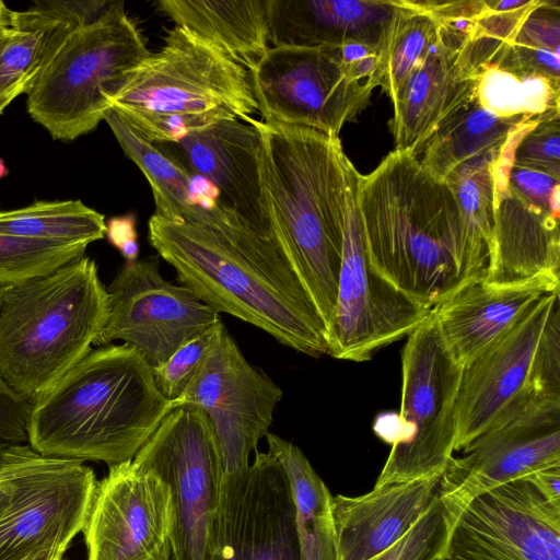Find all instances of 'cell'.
<instances>
[{
  "instance_id": "obj_1",
  "label": "cell",
  "mask_w": 560,
  "mask_h": 560,
  "mask_svg": "<svg viewBox=\"0 0 560 560\" xmlns=\"http://www.w3.org/2000/svg\"><path fill=\"white\" fill-rule=\"evenodd\" d=\"M148 238L177 280L217 313L311 357L328 354L326 326L278 244L235 214L212 224L151 215Z\"/></svg>"
},
{
  "instance_id": "obj_2",
  "label": "cell",
  "mask_w": 560,
  "mask_h": 560,
  "mask_svg": "<svg viewBox=\"0 0 560 560\" xmlns=\"http://www.w3.org/2000/svg\"><path fill=\"white\" fill-rule=\"evenodd\" d=\"M358 205L371 266L421 304L434 308L482 278L452 189L418 156L394 150L359 174Z\"/></svg>"
},
{
  "instance_id": "obj_3",
  "label": "cell",
  "mask_w": 560,
  "mask_h": 560,
  "mask_svg": "<svg viewBox=\"0 0 560 560\" xmlns=\"http://www.w3.org/2000/svg\"><path fill=\"white\" fill-rule=\"evenodd\" d=\"M250 121L261 136V184L273 237L328 330L342 259L348 158L339 137Z\"/></svg>"
},
{
  "instance_id": "obj_4",
  "label": "cell",
  "mask_w": 560,
  "mask_h": 560,
  "mask_svg": "<svg viewBox=\"0 0 560 560\" xmlns=\"http://www.w3.org/2000/svg\"><path fill=\"white\" fill-rule=\"evenodd\" d=\"M173 408L132 347L92 349L32 404L28 445L49 458L132 460Z\"/></svg>"
},
{
  "instance_id": "obj_5",
  "label": "cell",
  "mask_w": 560,
  "mask_h": 560,
  "mask_svg": "<svg viewBox=\"0 0 560 560\" xmlns=\"http://www.w3.org/2000/svg\"><path fill=\"white\" fill-rule=\"evenodd\" d=\"M108 294L94 259L0 288V375L34 402L91 350L106 322Z\"/></svg>"
},
{
  "instance_id": "obj_6",
  "label": "cell",
  "mask_w": 560,
  "mask_h": 560,
  "mask_svg": "<svg viewBox=\"0 0 560 560\" xmlns=\"http://www.w3.org/2000/svg\"><path fill=\"white\" fill-rule=\"evenodd\" d=\"M164 44L130 70L110 108L140 138L173 143L221 120L257 112L249 71L195 33L174 26Z\"/></svg>"
},
{
  "instance_id": "obj_7",
  "label": "cell",
  "mask_w": 560,
  "mask_h": 560,
  "mask_svg": "<svg viewBox=\"0 0 560 560\" xmlns=\"http://www.w3.org/2000/svg\"><path fill=\"white\" fill-rule=\"evenodd\" d=\"M149 54L125 2H109L65 40L26 94L27 113L52 139L73 141L104 120L126 74Z\"/></svg>"
},
{
  "instance_id": "obj_8",
  "label": "cell",
  "mask_w": 560,
  "mask_h": 560,
  "mask_svg": "<svg viewBox=\"0 0 560 560\" xmlns=\"http://www.w3.org/2000/svg\"><path fill=\"white\" fill-rule=\"evenodd\" d=\"M401 363V432L374 486L442 476L454 457L463 366L448 351L433 310L407 336Z\"/></svg>"
},
{
  "instance_id": "obj_9",
  "label": "cell",
  "mask_w": 560,
  "mask_h": 560,
  "mask_svg": "<svg viewBox=\"0 0 560 560\" xmlns=\"http://www.w3.org/2000/svg\"><path fill=\"white\" fill-rule=\"evenodd\" d=\"M359 172L346 162V214L337 299L327 330L328 354L364 362L407 337L430 308L382 277L370 264L358 205Z\"/></svg>"
},
{
  "instance_id": "obj_10",
  "label": "cell",
  "mask_w": 560,
  "mask_h": 560,
  "mask_svg": "<svg viewBox=\"0 0 560 560\" xmlns=\"http://www.w3.org/2000/svg\"><path fill=\"white\" fill-rule=\"evenodd\" d=\"M132 462L168 487L173 560H207L223 474L206 413L191 405L173 407Z\"/></svg>"
},
{
  "instance_id": "obj_11",
  "label": "cell",
  "mask_w": 560,
  "mask_h": 560,
  "mask_svg": "<svg viewBox=\"0 0 560 560\" xmlns=\"http://www.w3.org/2000/svg\"><path fill=\"white\" fill-rule=\"evenodd\" d=\"M336 46L270 47L249 70L262 122L339 137L365 107L372 89L346 74Z\"/></svg>"
},
{
  "instance_id": "obj_12",
  "label": "cell",
  "mask_w": 560,
  "mask_h": 560,
  "mask_svg": "<svg viewBox=\"0 0 560 560\" xmlns=\"http://www.w3.org/2000/svg\"><path fill=\"white\" fill-rule=\"evenodd\" d=\"M463 452L441 477L439 497L447 523L478 495L560 465V399L532 395Z\"/></svg>"
},
{
  "instance_id": "obj_13",
  "label": "cell",
  "mask_w": 560,
  "mask_h": 560,
  "mask_svg": "<svg viewBox=\"0 0 560 560\" xmlns=\"http://www.w3.org/2000/svg\"><path fill=\"white\" fill-rule=\"evenodd\" d=\"M207 560H302L289 479L269 452L223 476Z\"/></svg>"
},
{
  "instance_id": "obj_14",
  "label": "cell",
  "mask_w": 560,
  "mask_h": 560,
  "mask_svg": "<svg viewBox=\"0 0 560 560\" xmlns=\"http://www.w3.org/2000/svg\"><path fill=\"white\" fill-rule=\"evenodd\" d=\"M106 290L107 317L94 345L121 340L151 368L220 320L189 289L163 278L158 255L126 262Z\"/></svg>"
},
{
  "instance_id": "obj_15",
  "label": "cell",
  "mask_w": 560,
  "mask_h": 560,
  "mask_svg": "<svg viewBox=\"0 0 560 560\" xmlns=\"http://www.w3.org/2000/svg\"><path fill=\"white\" fill-rule=\"evenodd\" d=\"M282 390L245 359L223 326L217 342L184 393L172 402L200 408L208 417L223 476L249 465L269 433Z\"/></svg>"
},
{
  "instance_id": "obj_16",
  "label": "cell",
  "mask_w": 560,
  "mask_h": 560,
  "mask_svg": "<svg viewBox=\"0 0 560 560\" xmlns=\"http://www.w3.org/2000/svg\"><path fill=\"white\" fill-rule=\"evenodd\" d=\"M440 560H560V508L520 478L470 501L448 523Z\"/></svg>"
},
{
  "instance_id": "obj_17",
  "label": "cell",
  "mask_w": 560,
  "mask_h": 560,
  "mask_svg": "<svg viewBox=\"0 0 560 560\" xmlns=\"http://www.w3.org/2000/svg\"><path fill=\"white\" fill-rule=\"evenodd\" d=\"M172 524L165 482L132 460L110 466L81 532L86 560H173Z\"/></svg>"
},
{
  "instance_id": "obj_18",
  "label": "cell",
  "mask_w": 560,
  "mask_h": 560,
  "mask_svg": "<svg viewBox=\"0 0 560 560\" xmlns=\"http://www.w3.org/2000/svg\"><path fill=\"white\" fill-rule=\"evenodd\" d=\"M559 291L542 295L486 351L463 366L455 451L482 435L530 387L536 350Z\"/></svg>"
},
{
  "instance_id": "obj_19",
  "label": "cell",
  "mask_w": 560,
  "mask_h": 560,
  "mask_svg": "<svg viewBox=\"0 0 560 560\" xmlns=\"http://www.w3.org/2000/svg\"><path fill=\"white\" fill-rule=\"evenodd\" d=\"M96 483L93 469L77 460L43 457L20 474L0 515V560H21L58 535L74 538Z\"/></svg>"
},
{
  "instance_id": "obj_20",
  "label": "cell",
  "mask_w": 560,
  "mask_h": 560,
  "mask_svg": "<svg viewBox=\"0 0 560 560\" xmlns=\"http://www.w3.org/2000/svg\"><path fill=\"white\" fill-rule=\"evenodd\" d=\"M155 144L213 184L220 202L247 228L276 242L261 184V136L250 118L221 120L177 142Z\"/></svg>"
},
{
  "instance_id": "obj_21",
  "label": "cell",
  "mask_w": 560,
  "mask_h": 560,
  "mask_svg": "<svg viewBox=\"0 0 560 560\" xmlns=\"http://www.w3.org/2000/svg\"><path fill=\"white\" fill-rule=\"evenodd\" d=\"M465 43L438 25L434 42L393 103L395 151L419 156L440 125L475 96L476 77L460 52Z\"/></svg>"
},
{
  "instance_id": "obj_22",
  "label": "cell",
  "mask_w": 560,
  "mask_h": 560,
  "mask_svg": "<svg viewBox=\"0 0 560 560\" xmlns=\"http://www.w3.org/2000/svg\"><path fill=\"white\" fill-rule=\"evenodd\" d=\"M441 477L374 486L357 497H332L339 560H370L395 545L438 499Z\"/></svg>"
},
{
  "instance_id": "obj_23",
  "label": "cell",
  "mask_w": 560,
  "mask_h": 560,
  "mask_svg": "<svg viewBox=\"0 0 560 560\" xmlns=\"http://www.w3.org/2000/svg\"><path fill=\"white\" fill-rule=\"evenodd\" d=\"M483 280L494 285L560 284L559 220L508 186L497 197L492 252Z\"/></svg>"
},
{
  "instance_id": "obj_24",
  "label": "cell",
  "mask_w": 560,
  "mask_h": 560,
  "mask_svg": "<svg viewBox=\"0 0 560 560\" xmlns=\"http://www.w3.org/2000/svg\"><path fill=\"white\" fill-rule=\"evenodd\" d=\"M547 285H494L477 278L463 283L433 308L452 357L465 366L503 336L542 295Z\"/></svg>"
},
{
  "instance_id": "obj_25",
  "label": "cell",
  "mask_w": 560,
  "mask_h": 560,
  "mask_svg": "<svg viewBox=\"0 0 560 560\" xmlns=\"http://www.w3.org/2000/svg\"><path fill=\"white\" fill-rule=\"evenodd\" d=\"M108 1H37L11 11V34L0 49V112L27 94L68 36L100 14Z\"/></svg>"
},
{
  "instance_id": "obj_26",
  "label": "cell",
  "mask_w": 560,
  "mask_h": 560,
  "mask_svg": "<svg viewBox=\"0 0 560 560\" xmlns=\"http://www.w3.org/2000/svg\"><path fill=\"white\" fill-rule=\"evenodd\" d=\"M397 8L385 0H270V47H329L363 42L381 47Z\"/></svg>"
},
{
  "instance_id": "obj_27",
  "label": "cell",
  "mask_w": 560,
  "mask_h": 560,
  "mask_svg": "<svg viewBox=\"0 0 560 560\" xmlns=\"http://www.w3.org/2000/svg\"><path fill=\"white\" fill-rule=\"evenodd\" d=\"M270 0H160L155 4L176 26L215 44L248 71L269 46Z\"/></svg>"
},
{
  "instance_id": "obj_28",
  "label": "cell",
  "mask_w": 560,
  "mask_h": 560,
  "mask_svg": "<svg viewBox=\"0 0 560 560\" xmlns=\"http://www.w3.org/2000/svg\"><path fill=\"white\" fill-rule=\"evenodd\" d=\"M104 120L126 155L141 170L151 187L155 215L170 221L208 222L220 202L210 206L197 196L194 176L158 144L136 135L112 108Z\"/></svg>"
},
{
  "instance_id": "obj_29",
  "label": "cell",
  "mask_w": 560,
  "mask_h": 560,
  "mask_svg": "<svg viewBox=\"0 0 560 560\" xmlns=\"http://www.w3.org/2000/svg\"><path fill=\"white\" fill-rule=\"evenodd\" d=\"M266 439L289 479L302 560H339L329 489L298 446L272 433Z\"/></svg>"
},
{
  "instance_id": "obj_30",
  "label": "cell",
  "mask_w": 560,
  "mask_h": 560,
  "mask_svg": "<svg viewBox=\"0 0 560 560\" xmlns=\"http://www.w3.org/2000/svg\"><path fill=\"white\" fill-rule=\"evenodd\" d=\"M534 119L497 116L474 96L434 131L420 153V163L444 180L464 162L502 148L512 133Z\"/></svg>"
},
{
  "instance_id": "obj_31",
  "label": "cell",
  "mask_w": 560,
  "mask_h": 560,
  "mask_svg": "<svg viewBox=\"0 0 560 560\" xmlns=\"http://www.w3.org/2000/svg\"><path fill=\"white\" fill-rule=\"evenodd\" d=\"M500 149L464 162L444 179L458 203L471 254L482 278L492 252L497 210L495 166Z\"/></svg>"
},
{
  "instance_id": "obj_32",
  "label": "cell",
  "mask_w": 560,
  "mask_h": 560,
  "mask_svg": "<svg viewBox=\"0 0 560 560\" xmlns=\"http://www.w3.org/2000/svg\"><path fill=\"white\" fill-rule=\"evenodd\" d=\"M0 234L90 245L105 237V217L81 200H38L0 211Z\"/></svg>"
},
{
  "instance_id": "obj_33",
  "label": "cell",
  "mask_w": 560,
  "mask_h": 560,
  "mask_svg": "<svg viewBox=\"0 0 560 560\" xmlns=\"http://www.w3.org/2000/svg\"><path fill=\"white\" fill-rule=\"evenodd\" d=\"M560 81L495 63L476 73L477 102L500 117L540 118L559 112Z\"/></svg>"
},
{
  "instance_id": "obj_34",
  "label": "cell",
  "mask_w": 560,
  "mask_h": 560,
  "mask_svg": "<svg viewBox=\"0 0 560 560\" xmlns=\"http://www.w3.org/2000/svg\"><path fill=\"white\" fill-rule=\"evenodd\" d=\"M380 47L377 86L392 104L438 34L434 18L415 1L399 0Z\"/></svg>"
},
{
  "instance_id": "obj_35",
  "label": "cell",
  "mask_w": 560,
  "mask_h": 560,
  "mask_svg": "<svg viewBox=\"0 0 560 560\" xmlns=\"http://www.w3.org/2000/svg\"><path fill=\"white\" fill-rule=\"evenodd\" d=\"M560 7L540 1L493 63L560 81ZM492 65V63H491Z\"/></svg>"
},
{
  "instance_id": "obj_36",
  "label": "cell",
  "mask_w": 560,
  "mask_h": 560,
  "mask_svg": "<svg viewBox=\"0 0 560 560\" xmlns=\"http://www.w3.org/2000/svg\"><path fill=\"white\" fill-rule=\"evenodd\" d=\"M88 246L0 234V288L50 273L84 256Z\"/></svg>"
},
{
  "instance_id": "obj_37",
  "label": "cell",
  "mask_w": 560,
  "mask_h": 560,
  "mask_svg": "<svg viewBox=\"0 0 560 560\" xmlns=\"http://www.w3.org/2000/svg\"><path fill=\"white\" fill-rule=\"evenodd\" d=\"M224 324H217L183 343L165 362L151 368L159 392L171 402L187 388L217 342Z\"/></svg>"
},
{
  "instance_id": "obj_38",
  "label": "cell",
  "mask_w": 560,
  "mask_h": 560,
  "mask_svg": "<svg viewBox=\"0 0 560 560\" xmlns=\"http://www.w3.org/2000/svg\"><path fill=\"white\" fill-rule=\"evenodd\" d=\"M560 179V119L553 112L526 127L516 139L512 164Z\"/></svg>"
},
{
  "instance_id": "obj_39",
  "label": "cell",
  "mask_w": 560,
  "mask_h": 560,
  "mask_svg": "<svg viewBox=\"0 0 560 560\" xmlns=\"http://www.w3.org/2000/svg\"><path fill=\"white\" fill-rule=\"evenodd\" d=\"M447 529L446 514L438 497L402 538L370 560H431L441 555Z\"/></svg>"
},
{
  "instance_id": "obj_40",
  "label": "cell",
  "mask_w": 560,
  "mask_h": 560,
  "mask_svg": "<svg viewBox=\"0 0 560 560\" xmlns=\"http://www.w3.org/2000/svg\"><path fill=\"white\" fill-rule=\"evenodd\" d=\"M508 186L530 205L559 220L560 179L540 171L511 165Z\"/></svg>"
},
{
  "instance_id": "obj_41",
  "label": "cell",
  "mask_w": 560,
  "mask_h": 560,
  "mask_svg": "<svg viewBox=\"0 0 560 560\" xmlns=\"http://www.w3.org/2000/svg\"><path fill=\"white\" fill-rule=\"evenodd\" d=\"M32 402L16 394L0 375V439L7 443L27 442Z\"/></svg>"
},
{
  "instance_id": "obj_42",
  "label": "cell",
  "mask_w": 560,
  "mask_h": 560,
  "mask_svg": "<svg viewBox=\"0 0 560 560\" xmlns=\"http://www.w3.org/2000/svg\"><path fill=\"white\" fill-rule=\"evenodd\" d=\"M105 236L120 252L126 262L138 259L139 245L133 214L113 217L105 221Z\"/></svg>"
},
{
  "instance_id": "obj_43",
  "label": "cell",
  "mask_w": 560,
  "mask_h": 560,
  "mask_svg": "<svg viewBox=\"0 0 560 560\" xmlns=\"http://www.w3.org/2000/svg\"><path fill=\"white\" fill-rule=\"evenodd\" d=\"M28 444L1 443L0 444V479L39 459Z\"/></svg>"
},
{
  "instance_id": "obj_44",
  "label": "cell",
  "mask_w": 560,
  "mask_h": 560,
  "mask_svg": "<svg viewBox=\"0 0 560 560\" xmlns=\"http://www.w3.org/2000/svg\"><path fill=\"white\" fill-rule=\"evenodd\" d=\"M553 505L560 508V465L548 467L523 477Z\"/></svg>"
},
{
  "instance_id": "obj_45",
  "label": "cell",
  "mask_w": 560,
  "mask_h": 560,
  "mask_svg": "<svg viewBox=\"0 0 560 560\" xmlns=\"http://www.w3.org/2000/svg\"><path fill=\"white\" fill-rule=\"evenodd\" d=\"M72 540L67 535L55 536L21 560H61Z\"/></svg>"
},
{
  "instance_id": "obj_46",
  "label": "cell",
  "mask_w": 560,
  "mask_h": 560,
  "mask_svg": "<svg viewBox=\"0 0 560 560\" xmlns=\"http://www.w3.org/2000/svg\"><path fill=\"white\" fill-rule=\"evenodd\" d=\"M43 457L44 456H42L36 462L25 466L24 468L16 470L0 479V515L5 511V509L11 502L16 477L24 470H26L28 467L39 462Z\"/></svg>"
},
{
  "instance_id": "obj_47",
  "label": "cell",
  "mask_w": 560,
  "mask_h": 560,
  "mask_svg": "<svg viewBox=\"0 0 560 560\" xmlns=\"http://www.w3.org/2000/svg\"><path fill=\"white\" fill-rule=\"evenodd\" d=\"M12 11V10H11ZM11 15V13H10ZM11 34L10 16L0 19V49L3 47Z\"/></svg>"
},
{
  "instance_id": "obj_48",
  "label": "cell",
  "mask_w": 560,
  "mask_h": 560,
  "mask_svg": "<svg viewBox=\"0 0 560 560\" xmlns=\"http://www.w3.org/2000/svg\"><path fill=\"white\" fill-rule=\"evenodd\" d=\"M11 10L0 0V19L9 18Z\"/></svg>"
},
{
  "instance_id": "obj_49",
  "label": "cell",
  "mask_w": 560,
  "mask_h": 560,
  "mask_svg": "<svg viewBox=\"0 0 560 560\" xmlns=\"http://www.w3.org/2000/svg\"><path fill=\"white\" fill-rule=\"evenodd\" d=\"M9 174V168L7 167L2 158H0V179L5 177Z\"/></svg>"
},
{
  "instance_id": "obj_50",
  "label": "cell",
  "mask_w": 560,
  "mask_h": 560,
  "mask_svg": "<svg viewBox=\"0 0 560 560\" xmlns=\"http://www.w3.org/2000/svg\"><path fill=\"white\" fill-rule=\"evenodd\" d=\"M431 560H440L439 556L434 557L433 559Z\"/></svg>"
},
{
  "instance_id": "obj_51",
  "label": "cell",
  "mask_w": 560,
  "mask_h": 560,
  "mask_svg": "<svg viewBox=\"0 0 560 560\" xmlns=\"http://www.w3.org/2000/svg\"><path fill=\"white\" fill-rule=\"evenodd\" d=\"M61 560H69V559H67V558H65V557H63Z\"/></svg>"
},
{
  "instance_id": "obj_52",
  "label": "cell",
  "mask_w": 560,
  "mask_h": 560,
  "mask_svg": "<svg viewBox=\"0 0 560 560\" xmlns=\"http://www.w3.org/2000/svg\"><path fill=\"white\" fill-rule=\"evenodd\" d=\"M0 114H1V112H0Z\"/></svg>"
}]
</instances>
